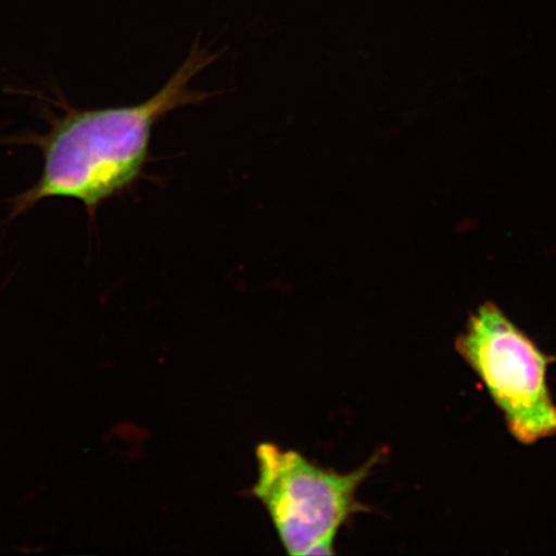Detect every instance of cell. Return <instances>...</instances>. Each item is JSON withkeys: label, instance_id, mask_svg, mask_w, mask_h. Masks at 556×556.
<instances>
[{"label": "cell", "instance_id": "obj_3", "mask_svg": "<svg viewBox=\"0 0 556 556\" xmlns=\"http://www.w3.org/2000/svg\"><path fill=\"white\" fill-rule=\"evenodd\" d=\"M456 351L481 378L519 443L533 444L556 434V406L546 380L555 358L496 304L485 303L471 315L456 339Z\"/></svg>", "mask_w": 556, "mask_h": 556}, {"label": "cell", "instance_id": "obj_1", "mask_svg": "<svg viewBox=\"0 0 556 556\" xmlns=\"http://www.w3.org/2000/svg\"><path fill=\"white\" fill-rule=\"evenodd\" d=\"M219 53H208L194 41L189 58L166 85L135 106L70 110L40 139L43 170L30 190L21 194L15 214L51 198L80 201L89 215L106 201L134 190L151 157V139L157 123L172 111L211 99L192 89L191 80L213 64Z\"/></svg>", "mask_w": 556, "mask_h": 556}, {"label": "cell", "instance_id": "obj_2", "mask_svg": "<svg viewBox=\"0 0 556 556\" xmlns=\"http://www.w3.org/2000/svg\"><path fill=\"white\" fill-rule=\"evenodd\" d=\"M382 452L346 472L319 467L301 452L270 442L255 448L258 481L252 496L266 507L281 544L290 555H332L337 534L353 514L368 510L357 491Z\"/></svg>", "mask_w": 556, "mask_h": 556}]
</instances>
